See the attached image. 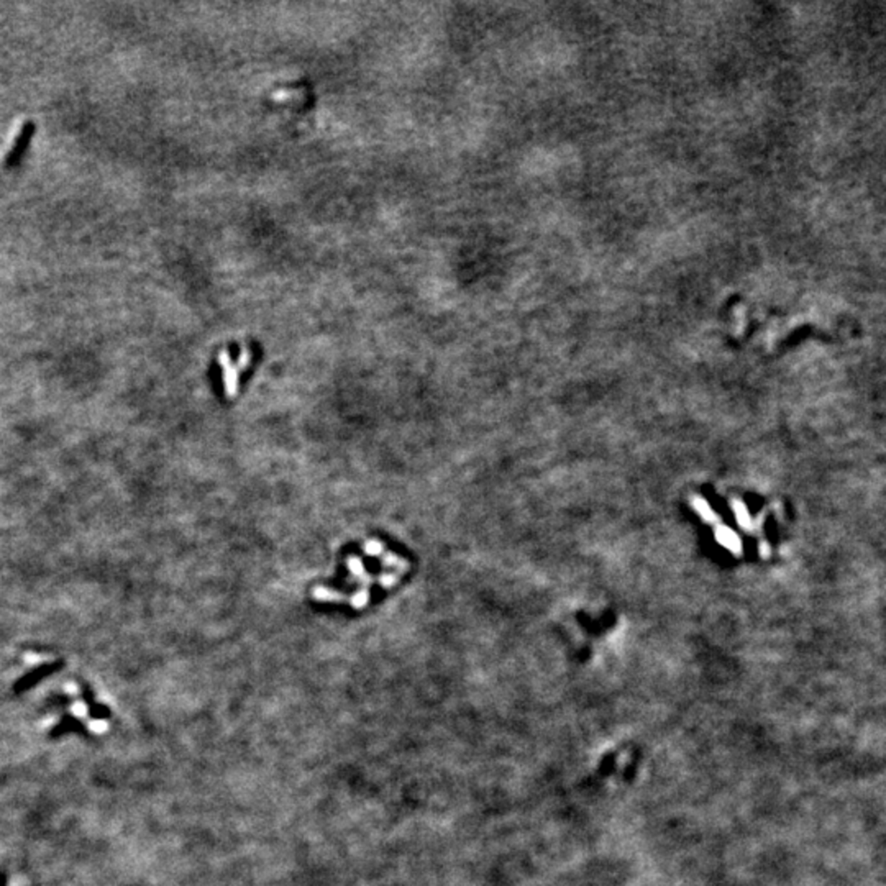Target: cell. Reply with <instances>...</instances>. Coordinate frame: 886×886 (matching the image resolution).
Listing matches in <instances>:
<instances>
[{
    "mask_svg": "<svg viewBox=\"0 0 886 886\" xmlns=\"http://www.w3.org/2000/svg\"><path fill=\"white\" fill-rule=\"evenodd\" d=\"M220 363H222V366H224V380H225L227 396L233 397L237 394V390H238V371L232 366V361L229 360V355H227L225 351L220 356Z\"/></svg>",
    "mask_w": 886,
    "mask_h": 886,
    "instance_id": "cell-1",
    "label": "cell"
},
{
    "mask_svg": "<svg viewBox=\"0 0 886 886\" xmlns=\"http://www.w3.org/2000/svg\"><path fill=\"white\" fill-rule=\"evenodd\" d=\"M312 598L319 603H348V596L325 586H315L312 589Z\"/></svg>",
    "mask_w": 886,
    "mask_h": 886,
    "instance_id": "cell-2",
    "label": "cell"
},
{
    "mask_svg": "<svg viewBox=\"0 0 886 886\" xmlns=\"http://www.w3.org/2000/svg\"><path fill=\"white\" fill-rule=\"evenodd\" d=\"M381 564H382V567L396 568V574H399V577H401V574H404V573H407L409 569H411V563H409L406 558L397 557L396 553H392L390 550H386L381 555Z\"/></svg>",
    "mask_w": 886,
    "mask_h": 886,
    "instance_id": "cell-3",
    "label": "cell"
},
{
    "mask_svg": "<svg viewBox=\"0 0 886 886\" xmlns=\"http://www.w3.org/2000/svg\"><path fill=\"white\" fill-rule=\"evenodd\" d=\"M345 563H346V569H348L350 574H351L350 583H351V581H355V579L361 578L363 574L366 573V569H365V563H363V560H361L360 557H356V555H350L348 558L345 560Z\"/></svg>",
    "mask_w": 886,
    "mask_h": 886,
    "instance_id": "cell-4",
    "label": "cell"
},
{
    "mask_svg": "<svg viewBox=\"0 0 886 886\" xmlns=\"http://www.w3.org/2000/svg\"><path fill=\"white\" fill-rule=\"evenodd\" d=\"M370 603V591L368 588H358L353 596H348V604L356 610L365 609Z\"/></svg>",
    "mask_w": 886,
    "mask_h": 886,
    "instance_id": "cell-5",
    "label": "cell"
},
{
    "mask_svg": "<svg viewBox=\"0 0 886 886\" xmlns=\"http://www.w3.org/2000/svg\"><path fill=\"white\" fill-rule=\"evenodd\" d=\"M363 550H365V553H366L368 557L381 558L382 553L386 552V548H385V545H382L380 540H376V538H371V540L365 542V545H363Z\"/></svg>",
    "mask_w": 886,
    "mask_h": 886,
    "instance_id": "cell-6",
    "label": "cell"
},
{
    "mask_svg": "<svg viewBox=\"0 0 886 886\" xmlns=\"http://www.w3.org/2000/svg\"><path fill=\"white\" fill-rule=\"evenodd\" d=\"M399 578H401V577H399V574H396V573L382 572V573H380L376 577V583H380L385 589H390L392 586H396V584L399 583Z\"/></svg>",
    "mask_w": 886,
    "mask_h": 886,
    "instance_id": "cell-7",
    "label": "cell"
}]
</instances>
